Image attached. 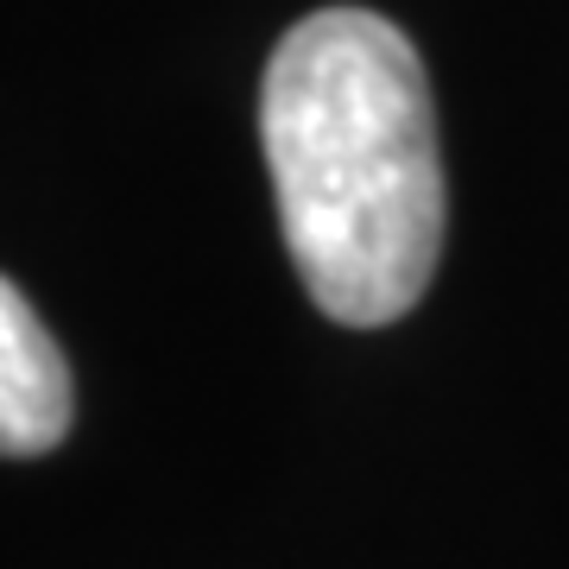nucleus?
<instances>
[{
    "instance_id": "obj_1",
    "label": "nucleus",
    "mask_w": 569,
    "mask_h": 569,
    "mask_svg": "<svg viewBox=\"0 0 569 569\" xmlns=\"http://www.w3.org/2000/svg\"><path fill=\"white\" fill-rule=\"evenodd\" d=\"M260 140L310 305L348 329L399 323L443 253L437 114L411 39L367 7L298 20L266 63Z\"/></svg>"
},
{
    "instance_id": "obj_2",
    "label": "nucleus",
    "mask_w": 569,
    "mask_h": 569,
    "mask_svg": "<svg viewBox=\"0 0 569 569\" xmlns=\"http://www.w3.org/2000/svg\"><path fill=\"white\" fill-rule=\"evenodd\" d=\"M70 367L63 348L51 342V329L39 323V310L26 305V291L13 279H0V456L32 462L70 437Z\"/></svg>"
}]
</instances>
